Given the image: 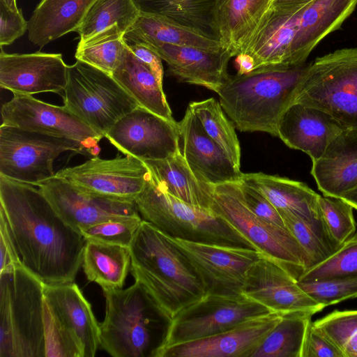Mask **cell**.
Segmentation results:
<instances>
[{
	"label": "cell",
	"mask_w": 357,
	"mask_h": 357,
	"mask_svg": "<svg viewBox=\"0 0 357 357\" xmlns=\"http://www.w3.org/2000/svg\"><path fill=\"white\" fill-rule=\"evenodd\" d=\"M0 212L24 268L45 285L74 282L86 240L60 218L38 187L0 175Z\"/></svg>",
	"instance_id": "1"
},
{
	"label": "cell",
	"mask_w": 357,
	"mask_h": 357,
	"mask_svg": "<svg viewBox=\"0 0 357 357\" xmlns=\"http://www.w3.org/2000/svg\"><path fill=\"white\" fill-rule=\"evenodd\" d=\"M308 65L266 66L229 75L217 91L220 104L239 130L278 137L280 119L294 102Z\"/></svg>",
	"instance_id": "2"
},
{
	"label": "cell",
	"mask_w": 357,
	"mask_h": 357,
	"mask_svg": "<svg viewBox=\"0 0 357 357\" xmlns=\"http://www.w3.org/2000/svg\"><path fill=\"white\" fill-rule=\"evenodd\" d=\"M130 271L171 317L205 294L188 258L173 238L142 220L129 246Z\"/></svg>",
	"instance_id": "3"
},
{
	"label": "cell",
	"mask_w": 357,
	"mask_h": 357,
	"mask_svg": "<svg viewBox=\"0 0 357 357\" xmlns=\"http://www.w3.org/2000/svg\"><path fill=\"white\" fill-rule=\"evenodd\" d=\"M103 292L106 310L100 324V346L114 357H158L172 317L138 281Z\"/></svg>",
	"instance_id": "4"
},
{
	"label": "cell",
	"mask_w": 357,
	"mask_h": 357,
	"mask_svg": "<svg viewBox=\"0 0 357 357\" xmlns=\"http://www.w3.org/2000/svg\"><path fill=\"white\" fill-rule=\"evenodd\" d=\"M44 287L22 264L0 272V357H45Z\"/></svg>",
	"instance_id": "5"
},
{
	"label": "cell",
	"mask_w": 357,
	"mask_h": 357,
	"mask_svg": "<svg viewBox=\"0 0 357 357\" xmlns=\"http://www.w3.org/2000/svg\"><path fill=\"white\" fill-rule=\"evenodd\" d=\"M135 202L143 220L173 238L256 250L251 242L211 210L194 206L168 193L151 173Z\"/></svg>",
	"instance_id": "6"
},
{
	"label": "cell",
	"mask_w": 357,
	"mask_h": 357,
	"mask_svg": "<svg viewBox=\"0 0 357 357\" xmlns=\"http://www.w3.org/2000/svg\"><path fill=\"white\" fill-rule=\"evenodd\" d=\"M296 102L326 112L344 128L357 127V48L338 50L310 63Z\"/></svg>",
	"instance_id": "7"
},
{
	"label": "cell",
	"mask_w": 357,
	"mask_h": 357,
	"mask_svg": "<svg viewBox=\"0 0 357 357\" xmlns=\"http://www.w3.org/2000/svg\"><path fill=\"white\" fill-rule=\"evenodd\" d=\"M211 210L297 280L307 270V257L296 238L287 229L254 214L245 204L238 181L213 185Z\"/></svg>",
	"instance_id": "8"
},
{
	"label": "cell",
	"mask_w": 357,
	"mask_h": 357,
	"mask_svg": "<svg viewBox=\"0 0 357 357\" xmlns=\"http://www.w3.org/2000/svg\"><path fill=\"white\" fill-rule=\"evenodd\" d=\"M63 91L64 106L102 137L139 106L111 75L79 60L68 66Z\"/></svg>",
	"instance_id": "9"
},
{
	"label": "cell",
	"mask_w": 357,
	"mask_h": 357,
	"mask_svg": "<svg viewBox=\"0 0 357 357\" xmlns=\"http://www.w3.org/2000/svg\"><path fill=\"white\" fill-rule=\"evenodd\" d=\"M68 151L86 153L68 138L0 126V175L8 178L37 186L55 176L54 161Z\"/></svg>",
	"instance_id": "10"
},
{
	"label": "cell",
	"mask_w": 357,
	"mask_h": 357,
	"mask_svg": "<svg viewBox=\"0 0 357 357\" xmlns=\"http://www.w3.org/2000/svg\"><path fill=\"white\" fill-rule=\"evenodd\" d=\"M271 313L243 294H205L172 317L165 347L214 335Z\"/></svg>",
	"instance_id": "11"
},
{
	"label": "cell",
	"mask_w": 357,
	"mask_h": 357,
	"mask_svg": "<svg viewBox=\"0 0 357 357\" xmlns=\"http://www.w3.org/2000/svg\"><path fill=\"white\" fill-rule=\"evenodd\" d=\"M78 190L98 197L135 202L151 172L141 159L132 155L102 159L98 156L55 174Z\"/></svg>",
	"instance_id": "12"
},
{
	"label": "cell",
	"mask_w": 357,
	"mask_h": 357,
	"mask_svg": "<svg viewBox=\"0 0 357 357\" xmlns=\"http://www.w3.org/2000/svg\"><path fill=\"white\" fill-rule=\"evenodd\" d=\"M173 240L188 258L206 294H243L248 271L264 255L248 248Z\"/></svg>",
	"instance_id": "13"
},
{
	"label": "cell",
	"mask_w": 357,
	"mask_h": 357,
	"mask_svg": "<svg viewBox=\"0 0 357 357\" xmlns=\"http://www.w3.org/2000/svg\"><path fill=\"white\" fill-rule=\"evenodd\" d=\"M1 114L2 125L75 140L93 156L100 151L98 142L103 137L64 105H51L32 95L13 94L3 104Z\"/></svg>",
	"instance_id": "14"
},
{
	"label": "cell",
	"mask_w": 357,
	"mask_h": 357,
	"mask_svg": "<svg viewBox=\"0 0 357 357\" xmlns=\"http://www.w3.org/2000/svg\"><path fill=\"white\" fill-rule=\"evenodd\" d=\"M126 155L141 160H161L181 149L178 123L140 106L119 119L105 134Z\"/></svg>",
	"instance_id": "15"
},
{
	"label": "cell",
	"mask_w": 357,
	"mask_h": 357,
	"mask_svg": "<svg viewBox=\"0 0 357 357\" xmlns=\"http://www.w3.org/2000/svg\"><path fill=\"white\" fill-rule=\"evenodd\" d=\"M37 187L60 218L79 234L102 222L140 217L135 202L92 195L56 175Z\"/></svg>",
	"instance_id": "16"
},
{
	"label": "cell",
	"mask_w": 357,
	"mask_h": 357,
	"mask_svg": "<svg viewBox=\"0 0 357 357\" xmlns=\"http://www.w3.org/2000/svg\"><path fill=\"white\" fill-rule=\"evenodd\" d=\"M243 294L280 314L314 315L326 307L305 292L285 268L265 255L248 271Z\"/></svg>",
	"instance_id": "17"
},
{
	"label": "cell",
	"mask_w": 357,
	"mask_h": 357,
	"mask_svg": "<svg viewBox=\"0 0 357 357\" xmlns=\"http://www.w3.org/2000/svg\"><path fill=\"white\" fill-rule=\"evenodd\" d=\"M61 54H8L1 47L0 86L13 94L60 93L68 80Z\"/></svg>",
	"instance_id": "18"
},
{
	"label": "cell",
	"mask_w": 357,
	"mask_h": 357,
	"mask_svg": "<svg viewBox=\"0 0 357 357\" xmlns=\"http://www.w3.org/2000/svg\"><path fill=\"white\" fill-rule=\"evenodd\" d=\"M282 317L271 313L214 335L167 347L158 357H251Z\"/></svg>",
	"instance_id": "19"
},
{
	"label": "cell",
	"mask_w": 357,
	"mask_h": 357,
	"mask_svg": "<svg viewBox=\"0 0 357 357\" xmlns=\"http://www.w3.org/2000/svg\"><path fill=\"white\" fill-rule=\"evenodd\" d=\"M44 298L53 318L82 356L93 357L100 346V325L78 286L74 282L45 285Z\"/></svg>",
	"instance_id": "20"
},
{
	"label": "cell",
	"mask_w": 357,
	"mask_h": 357,
	"mask_svg": "<svg viewBox=\"0 0 357 357\" xmlns=\"http://www.w3.org/2000/svg\"><path fill=\"white\" fill-rule=\"evenodd\" d=\"M178 123L183 144L181 153L199 180L211 185L239 180L240 168L207 135L189 106Z\"/></svg>",
	"instance_id": "21"
},
{
	"label": "cell",
	"mask_w": 357,
	"mask_h": 357,
	"mask_svg": "<svg viewBox=\"0 0 357 357\" xmlns=\"http://www.w3.org/2000/svg\"><path fill=\"white\" fill-rule=\"evenodd\" d=\"M146 47L167 63L169 73L180 82L199 85L217 93L229 77L227 66L234 55L227 49L212 50L163 43Z\"/></svg>",
	"instance_id": "22"
},
{
	"label": "cell",
	"mask_w": 357,
	"mask_h": 357,
	"mask_svg": "<svg viewBox=\"0 0 357 357\" xmlns=\"http://www.w3.org/2000/svg\"><path fill=\"white\" fill-rule=\"evenodd\" d=\"M344 128L326 112L296 102L280 118L278 137L287 146L304 152L314 162Z\"/></svg>",
	"instance_id": "23"
},
{
	"label": "cell",
	"mask_w": 357,
	"mask_h": 357,
	"mask_svg": "<svg viewBox=\"0 0 357 357\" xmlns=\"http://www.w3.org/2000/svg\"><path fill=\"white\" fill-rule=\"evenodd\" d=\"M305 6L272 5L238 54L250 55L255 61V69L266 66L291 65V45Z\"/></svg>",
	"instance_id": "24"
},
{
	"label": "cell",
	"mask_w": 357,
	"mask_h": 357,
	"mask_svg": "<svg viewBox=\"0 0 357 357\" xmlns=\"http://www.w3.org/2000/svg\"><path fill=\"white\" fill-rule=\"evenodd\" d=\"M312 164L310 174L324 196L340 197L356 188L357 127L344 128Z\"/></svg>",
	"instance_id": "25"
},
{
	"label": "cell",
	"mask_w": 357,
	"mask_h": 357,
	"mask_svg": "<svg viewBox=\"0 0 357 357\" xmlns=\"http://www.w3.org/2000/svg\"><path fill=\"white\" fill-rule=\"evenodd\" d=\"M357 0H312L302 9L291 49L289 63H305L312 50L339 29L352 13Z\"/></svg>",
	"instance_id": "26"
},
{
	"label": "cell",
	"mask_w": 357,
	"mask_h": 357,
	"mask_svg": "<svg viewBox=\"0 0 357 357\" xmlns=\"http://www.w3.org/2000/svg\"><path fill=\"white\" fill-rule=\"evenodd\" d=\"M272 4L273 0H215L211 26L222 47L236 56Z\"/></svg>",
	"instance_id": "27"
},
{
	"label": "cell",
	"mask_w": 357,
	"mask_h": 357,
	"mask_svg": "<svg viewBox=\"0 0 357 357\" xmlns=\"http://www.w3.org/2000/svg\"><path fill=\"white\" fill-rule=\"evenodd\" d=\"M239 180L261 192L278 211L294 213L311 222L321 220L320 195L303 182L262 172L242 173Z\"/></svg>",
	"instance_id": "28"
},
{
	"label": "cell",
	"mask_w": 357,
	"mask_h": 357,
	"mask_svg": "<svg viewBox=\"0 0 357 357\" xmlns=\"http://www.w3.org/2000/svg\"><path fill=\"white\" fill-rule=\"evenodd\" d=\"M96 0H42L28 21V38L40 47L76 31Z\"/></svg>",
	"instance_id": "29"
},
{
	"label": "cell",
	"mask_w": 357,
	"mask_h": 357,
	"mask_svg": "<svg viewBox=\"0 0 357 357\" xmlns=\"http://www.w3.org/2000/svg\"><path fill=\"white\" fill-rule=\"evenodd\" d=\"M142 160L168 193L194 206L211 210L213 185L196 176L181 149L165 159Z\"/></svg>",
	"instance_id": "30"
},
{
	"label": "cell",
	"mask_w": 357,
	"mask_h": 357,
	"mask_svg": "<svg viewBox=\"0 0 357 357\" xmlns=\"http://www.w3.org/2000/svg\"><path fill=\"white\" fill-rule=\"evenodd\" d=\"M127 45L169 44L206 50L222 49L220 42L202 31L150 15H139L123 36Z\"/></svg>",
	"instance_id": "31"
},
{
	"label": "cell",
	"mask_w": 357,
	"mask_h": 357,
	"mask_svg": "<svg viewBox=\"0 0 357 357\" xmlns=\"http://www.w3.org/2000/svg\"><path fill=\"white\" fill-rule=\"evenodd\" d=\"M112 76L139 106L168 121H176L172 117L162 84L127 45L124 56Z\"/></svg>",
	"instance_id": "32"
},
{
	"label": "cell",
	"mask_w": 357,
	"mask_h": 357,
	"mask_svg": "<svg viewBox=\"0 0 357 357\" xmlns=\"http://www.w3.org/2000/svg\"><path fill=\"white\" fill-rule=\"evenodd\" d=\"M130 263L129 247L86 240L82 266L87 280L102 290L122 289Z\"/></svg>",
	"instance_id": "33"
},
{
	"label": "cell",
	"mask_w": 357,
	"mask_h": 357,
	"mask_svg": "<svg viewBox=\"0 0 357 357\" xmlns=\"http://www.w3.org/2000/svg\"><path fill=\"white\" fill-rule=\"evenodd\" d=\"M312 317L302 312L282 314L251 357H301L306 328Z\"/></svg>",
	"instance_id": "34"
},
{
	"label": "cell",
	"mask_w": 357,
	"mask_h": 357,
	"mask_svg": "<svg viewBox=\"0 0 357 357\" xmlns=\"http://www.w3.org/2000/svg\"><path fill=\"white\" fill-rule=\"evenodd\" d=\"M139 15L132 0H96L76 31L80 38L79 43L115 24L125 33Z\"/></svg>",
	"instance_id": "35"
},
{
	"label": "cell",
	"mask_w": 357,
	"mask_h": 357,
	"mask_svg": "<svg viewBox=\"0 0 357 357\" xmlns=\"http://www.w3.org/2000/svg\"><path fill=\"white\" fill-rule=\"evenodd\" d=\"M141 15L157 17L191 27L215 37L211 26V8L185 0H132Z\"/></svg>",
	"instance_id": "36"
},
{
	"label": "cell",
	"mask_w": 357,
	"mask_h": 357,
	"mask_svg": "<svg viewBox=\"0 0 357 357\" xmlns=\"http://www.w3.org/2000/svg\"><path fill=\"white\" fill-rule=\"evenodd\" d=\"M123 35L118 25H113L85 42L79 43L75 56L112 75L125 54Z\"/></svg>",
	"instance_id": "37"
},
{
	"label": "cell",
	"mask_w": 357,
	"mask_h": 357,
	"mask_svg": "<svg viewBox=\"0 0 357 357\" xmlns=\"http://www.w3.org/2000/svg\"><path fill=\"white\" fill-rule=\"evenodd\" d=\"M188 106L200 121L207 135L240 168L241 147L234 126L225 116L222 108L213 98L192 101Z\"/></svg>",
	"instance_id": "38"
},
{
	"label": "cell",
	"mask_w": 357,
	"mask_h": 357,
	"mask_svg": "<svg viewBox=\"0 0 357 357\" xmlns=\"http://www.w3.org/2000/svg\"><path fill=\"white\" fill-rule=\"evenodd\" d=\"M278 212L285 227L305 252L308 260L307 269L322 262L337 250L322 219L311 222L289 211Z\"/></svg>",
	"instance_id": "39"
},
{
	"label": "cell",
	"mask_w": 357,
	"mask_h": 357,
	"mask_svg": "<svg viewBox=\"0 0 357 357\" xmlns=\"http://www.w3.org/2000/svg\"><path fill=\"white\" fill-rule=\"evenodd\" d=\"M313 324L344 357H357V310H336Z\"/></svg>",
	"instance_id": "40"
},
{
	"label": "cell",
	"mask_w": 357,
	"mask_h": 357,
	"mask_svg": "<svg viewBox=\"0 0 357 357\" xmlns=\"http://www.w3.org/2000/svg\"><path fill=\"white\" fill-rule=\"evenodd\" d=\"M357 274V232L330 257L305 271L298 281L326 280Z\"/></svg>",
	"instance_id": "41"
},
{
	"label": "cell",
	"mask_w": 357,
	"mask_h": 357,
	"mask_svg": "<svg viewBox=\"0 0 357 357\" xmlns=\"http://www.w3.org/2000/svg\"><path fill=\"white\" fill-rule=\"evenodd\" d=\"M318 203L321 219L337 249L356 233L354 208L340 197L320 195Z\"/></svg>",
	"instance_id": "42"
},
{
	"label": "cell",
	"mask_w": 357,
	"mask_h": 357,
	"mask_svg": "<svg viewBox=\"0 0 357 357\" xmlns=\"http://www.w3.org/2000/svg\"><path fill=\"white\" fill-rule=\"evenodd\" d=\"M298 282L305 292L325 307L357 298V274Z\"/></svg>",
	"instance_id": "43"
},
{
	"label": "cell",
	"mask_w": 357,
	"mask_h": 357,
	"mask_svg": "<svg viewBox=\"0 0 357 357\" xmlns=\"http://www.w3.org/2000/svg\"><path fill=\"white\" fill-rule=\"evenodd\" d=\"M142 218L112 220L92 225L81 231L85 240L129 247Z\"/></svg>",
	"instance_id": "44"
},
{
	"label": "cell",
	"mask_w": 357,
	"mask_h": 357,
	"mask_svg": "<svg viewBox=\"0 0 357 357\" xmlns=\"http://www.w3.org/2000/svg\"><path fill=\"white\" fill-rule=\"evenodd\" d=\"M238 184L245 204L254 214L269 223L286 228L278 211L261 192L242 181L238 180Z\"/></svg>",
	"instance_id": "45"
},
{
	"label": "cell",
	"mask_w": 357,
	"mask_h": 357,
	"mask_svg": "<svg viewBox=\"0 0 357 357\" xmlns=\"http://www.w3.org/2000/svg\"><path fill=\"white\" fill-rule=\"evenodd\" d=\"M301 357H344L342 352L318 328L312 319L307 324Z\"/></svg>",
	"instance_id": "46"
},
{
	"label": "cell",
	"mask_w": 357,
	"mask_h": 357,
	"mask_svg": "<svg viewBox=\"0 0 357 357\" xmlns=\"http://www.w3.org/2000/svg\"><path fill=\"white\" fill-rule=\"evenodd\" d=\"M28 28V22L23 17L21 9L10 10L0 1V45H9L24 35Z\"/></svg>",
	"instance_id": "47"
},
{
	"label": "cell",
	"mask_w": 357,
	"mask_h": 357,
	"mask_svg": "<svg viewBox=\"0 0 357 357\" xmlns=\"http://www.w3.org/2000/svg\"><path fill=\"white\" fill-rule=\"evenodd\" d=\"M0 272L7 268L22 264L17 255L8 225L2 213L0 212Z\"/></svg>",
	"instance_id": "48"
},
{
	"label": "cell",
	"mask_w": 357,
	"mask_h": 357,
	"mask_svg": "<svg viewBox=\"0 0 357 357\" xmlns=\"http://www.w3.org/2000/svg\"><path fill=\"white\" fill-rule=\"evenodd\" d=\"M127 46L152 71L159 82L162 84L163 67L162 59L153 51L144 45L132 44Z\"/></svg>",
	"instance_id": "49"
},
{
	"label": "cell",
	"mask_w": 357,
	"mask_h": 357,
	"mask_svg": "<svg viewBox=\"0 0 357 357\" xmlns=\"http://www.w3.org/2000/svg\"><path fill=\"white\" fill-rule=\"evenodd\" d=\"M236 56V63L238 66L237 74L244 75L255 70V61L250 55L240 53Z\"/></svg>",
	"instance_id": "50"
},
{
	"label": "cell",
	"mask_w": 357,
	"mask_h": 357,
	"mask_svg": "<svg viewBox=\"0 0 357 357\" xmlns=\"http://www.w3.org/2000/svg\"><path fill=\"white\" fill-rule=\"evenodd\" d=\"M312 0H273V6L284 7H300L303 6Z\"/></svg>",
	"instance_id": "51"
},
{
	"label": "cell",
	"mask_w": 357,
	"mask_h": 357,
	"mask_svg": "<svg viewBox=\"0 0 357 357\" xmlns=\"http://www.w3.org/2000/svg\"><path fill=\"white\" fill-rule=\"evenodd\" d=\"M340 198L357 210V186L344 193Z\"/></svg>",
	"instance_id": "52"
},
{
	"label": "cell",
	"mask_w": 357,
	"mask_h": 357,
	"mask_svg": "<svg viewBox=\"0 0 357 357\" xmlns=\"http://www.w3.org/2000/svg\"><path fill=\"white\" fill-rule=\"evenodd\" d=\"M189 3L212 8L215 0H185Z\"/></svg>",
	"instance_id": "53"
},
{
	"label": "cell",
	"mask_w": 357,
	"mask_h": 357,
	"mask_svg": "<svg viewBox=\"0 0 357 357\" xmlns=\"http://www.w3.org/2000/svg\"><path fill=\"white\" fill-rule=\"evenodd\" d=\"M3 2L10 10L13 11H17L19 8L17 6L16 0H0Z\"/></svg>",
	"instance_id": "54"
}]
</instances>
